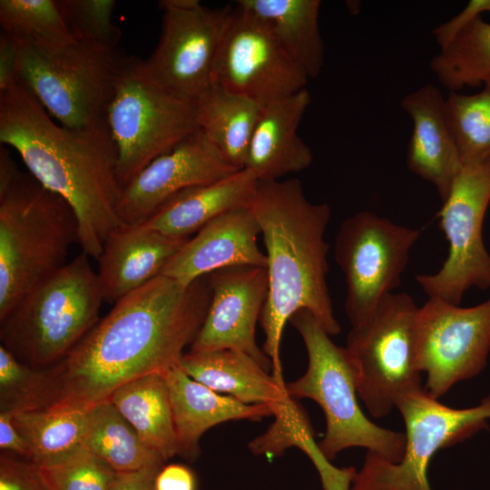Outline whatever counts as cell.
Returning a JSON list of instances; mask_svg holds the SVG:
<instances>
[{
	"instance_id": "1",
	"label": "cell",
	"mask_w": 490,
	"mask_h": 490,
	"mask_svg": "<svg viewBox=\"0 0 490 490\" xmlns=\"http://www.w3.org/2000/svg\"><path fill=\"white\" fill-rule=\"evenodd\" d=\"M211 299L209 275L183 286L161 274L127 294L63 360L41 370L33 408L87 410L132 380L178 366Z\"/></svg>"
},
{
	"instance_id": "2",
	"label": "cell",
	"mask_w": 490,
	"mask_h": 490,
	"mask_svg": "<svg viewBox=\"0 0 490 490\" xmlns=\"http://www.w3.org/2000/svg\"><path fill=\"white\" fill-rule=\"evenodd\" d=\"M0 142L71 206L82 252L98 260L108 236L126 225L118 214L122 187L109 126L80 130L55 123L18 79L0 93Z\"/></svg>"
},
{
	"instance_id": "3",
	"label": "cell",
	"mask_w": 490,
	"mask_h": 490,
	"mask_svg": "<svg viewBox=\"0 0 490 490\" xmlns=\"http://www.w3.org/2000/svg\"><path fill=\"white\" fill-rule=\"evenodd\" d=\"M249 207L260 224L267 257L262 350L272 363V375L283 378L282 334L295 312L309 310L329 336L341 331L327 284L324 235L331 211L326 203L310 202L298 179L258 181Z\"/></svg>"
},
{
	"instance_id": "4",
	"label": "cell",
	"mask_w": 490,
	"mask_h": 490,
	"mask_svg": "<svg viewBox=\"0 0 490 490\" xmlns=\"http://www.w3.org/2000/svg\"><path fill=\"white\" fill-rule=\"evenodd\" d=\"M78 223L58 194L21 172L0 150V320L34 287L62 269Z\"/></svg>"
},
{
	"instance_id": "5",
	"label": "cell",
	"mask_w": 490,
	"mask_h": 490,
	"mask_svg": "<svg viewBox=\"0 0 490 490\" xmlns=\"http://www.w3.org/2000/svg\"><path fill=\"white\" fill-rule=\"evenodd\" d=\"M89 258L81 252L0 320L1 345L20 362L36 370L54 367L100 319L104 300Z\"/></svg>"
},
{
	"instance_id": "6",
	"label": "cell",
	"mask_w": 490,
	"mask_h": 490,
	"mask_svg": "<svg viewBox=\"0 0 490 490\" xmlns=\"http://www.w3.org/2000/svg\"><path fill=\"white\" fill-rule=\"evenodd\" d=\"M289 322L305 344L308 368L303 376L285 384L286 391L293 399L310 398L321 407L326 432L318 444L323 455L331 461L342 450L359 446L398 463L405 453V434L383 428L363 413L347 348L337 346L307 309L295 312Z\"/></svg>"
},
{
	"instance_id": "7",
	"label": "cell",
	"mask_w": 490,
	"mask_h": 490,
	"mask_svg": "<svg viewBox=\"0 0 490 490\" xmlns=\"http://www.w3.org/2000/svg\"><path fill=\"white\" fill-rule=\"evenodd\" d=\"M15 40L18 79L61 125L80 130L109 126V107L130 56L118 47L81 41L48 44Z\"/></svg>"
},
{
	"instance_id": "8",
	"label": "cell",
	"mask_w": 490,
	"mask_h": 490,
	"mask_svg": "<svg viewBox=\"0 0 490 490\" xmlns=\"http://www.w3.org/2000/svg\"><path fill=\"white\" fill-rule=\"evenodd\" d=\"M418 309L409 294L389 293L348 334L345 348L358 397L373 417L387 416L403 394L422 387L416 358Z\"/></svg>"
},
{
	"instance_id": "9",
	"label": "cell",
	"mask_w": 490,
	"mask_h": 490,
	"mask_svg": "<svg viewBox=\"0 0 490 490\" xmlns=\"http://www.w3.org/2000/svg\"><path fill=\"white\" fill-rule=\"evenodd\" d=\"M108 125L117 150V174L123 188L159 156L197 131V103L169 93L130 56L116 84Z\"/></svg>"
},
{
	"instance_id": "10",
	"label": "cell",
	"mask_w": 490,
	"mask_h": 490,
	"mask_svg": "<svg viewBox=\"0 0 490 490\" xmlns=\"http://www.w3.org/2000/svg\"><path fill=\"white\" fill-rule=\"evenodd\" d=\"M396 408L406 427L402 459L391 463L368 451L351 490H433L427 475L431 459L440 449L488 427L490 396L475 407L453 408L422 387L403 394Z\"/></svg>"
},
{
	"instance_id": "11",
	"label": "cell",
	"mask_w": 490,
	"mask_h": 490,
	"mask_svg": "<svg viewBox=\"0 0 490 490\" xmlns=\"http://www.w3.org/2000/svg\"><path fill=\"white\" fill-rule=\"evenodd\" d=\"M490 203V159L462 165L438 212L448 255L436 273L416 280L428 298L460 305L472 289H490V254L483 241V222Z\"/></svg>"
},
{
	"instance_id": "12",
	"label": "cell",
	"mask_w": 490,
	"mask_h": 490,
	"mask_svg": "<svg viewBox=\"0 0 490 490\" xmlns=\"http://www.w3.org/2000/svg\"><path fill=\"white\" fill-rule=\"evenodd\" d=\"M418 229L359 211L340 225L335 260L346 282L345 311L351 326L365 321L380 300L400 285Z\"/></svg>"
},
{
	"instance_id": "13",
	"label": "cell",
	"mask_w": 490,
	"mask_h": 490,
	"mask_svg": "<svg viewBox=\"0 0 490 490\" xmlns=\"http://www.w3.org/2000/svg\"><path fill=\"white\" fill-rule=\"evenodd\" d=\"M308 81L269 24L236 4L219 44L212 83L264 108L305 89Z\"/></svg>"
},
{
	"instance_id": "14",
	"label": "cell",
	"mask_w": 490,
	"mask_h": 490,
	"mask_svg": "<svg viewBox=\"0 0 490 490\" xmlns=\"http://www.w3.org/2000/svg\"><path fill=\"white\" fill-rule=\"evenodd\" d=\"M162 32L142 66L155 83L182 99L197 101L212 83V68L232 7L208 8L198 0H162Z\"/></svg>"
},
{
	"instance_id": "15",
	"label": "cell",
	"mask_w": 490,
	"mask_h": 490,
	"mask_svg": "<svg viewBox=\"0 0 490 490\" xmlns=\"http://www.w3.org/2000/svg\"><path fill=\"white\" fill-rule=\"evenodd\" d=\"M490 353V297L462 308L428 298L416 319V358L424 388L438 399L456 383L479 375Z\"/></svg>"
},
{
	"instance_id": "16",
	"label": "cell",
	"mask_w": 490,
	"mask_h": 490,
	"mask_svg": "<svg viewBox=\"0 0 490 490\" xmlns=\"http://www.w3.org/2000/svg\"><path fill=\"white\" fill-rule=\"evenodd\" d=\"M198 129L137 173L122 191L118 214L124 224L146 220L177 193L238 172Z\"/></svg>"
},
{
	"instance_id": "17",
	"label": "cell",
	"mask_w": 490,
	"mask_h": 490,
	"mask_svg": "<svg viewBox=\"0 0 490 490\" xmlns=\"http://www.w3.org/2000/svg\"><path fill=\"white\" fill-rule=\"evenodd\" d=\"M211 299L190 351H242L270 371L272 363L256 342V324L268 296L267 269L235 266L209 274Z\"/></svg>"
},
{
	"instance_id": "18",
	"label": "cell",
	"mask_w": 490,
	"mask_h": 490,
	"mask_svg": "<svg viewBox=\"0 0 490 490\" xmlns=\"http://www.w3.org/2000/svg\"><path fill=\"white\" fill-rule=\"evenodd\" d=\"M260 224L249 205L215 218L168 261L162 274L183 286L216 270L235 266L267 267L259 248Z\"/></svg>"
},
{
	"instance_id": "19",
	"label": "cell",
	"mask_w": 490,
	"mask_h": 490,
	"mask_svg": "<svg viewBox=\"0 0 490 490\" xmlns=\"http://www.w3.org/2000/svg\"><path fill=\"white\" fill-rule=\"evenodd\" d=\"M401 107L413 122L407 151V168L432 183L443 202L462 169L446 116V99L437 87L426 84L404 97Z\"/></svg>"
},
{
	"instance_id": "20",
	"label": "cell",
	"mask_w": 490,
	"mask_h": 490,
	"mask_svg": "<svg viewBox=\"0 0 490 490\" xmlns=\"http://www.w3.org/2000/svg\"><path fill=\"white\" fill-rule=\"evenodd\" d=\"M189 239L171 237L142 224L113 230L97 260L103 300L114 304L161 275Z\"/></svg>"
},
{
	"instance_id": "21",
	"label": "cell",
	"mask_w": 490,
	"mask_h": 490,
	"mask_svg": "<svg viewBox=\"0 0 490 490\" xmlns=\"http://www.w3.org/2000/svg\"><path fill=\"white\" fill-rule=\"evenodd\" d=\"M310 100L305 88L262 108L244 165L257 181H277L311 164V149L298 133Z\"/></svg>"
},
{
	"instance_id": "22",
	"label": "cell",
	"mask_w": 490,
	"mask_h": 490,
	"mask_svg": "<svg viewBox=\"0 0 490 490\" xmlns=\"http://www.w3.org/2000/svg\"><path fill=\"white\" fill-rule=\"evenodd\" d=\"M179 456L194 460L200 455V439L210 428L230 420L260 421L272 416L266 405H249L221 395L192 379L178 365L166 372Z\"/></svg>"
},
{
	"instance_id": "23",
	"label": "cell",
	"mask_w": 490,
	"mask_h": 490,
	"mask_svg": "<svg viewBox=\"0 0 490 490\" xmlns=\"http://www.w3.org/2000/svg\"><path fill=\"white\" fill-rule=\"evenodd\" d=\"M179 366L192 379L245 404L266 405L273 410L289 397L283 379L240 350L189 351Z\"/></svg>"
},
{
	"instance_id": "24",
	"label": "cell",
	"mask_w": 490,
	"mask_h": 490,
	"mask_svg": "<svg viewBox=\"0 0 490 490\" xmlns=\"http://www.w3.org/2000/svg\"><path fill=\"white\" fill-rule=\"evenodd\" d=\"M257 182L250 172L240 170L220 181L177 193L140 224L171 237L191 238L221 214L248 206Z\"/></svg>"
},
{
	"instance_id": "25",
	"label": "cell",
	"mask_w": 490,
	"mask_h": 490,
	"mask_svg": "<svg viewBox=\"0 0 490 490\" xmlns=\"http://www.w3.org/2000/svg\"><path fill=\"white\" fill-rule=\"evenodd\" d=\"M142 441L164 461L179 455L172 404L164 373L132 380L108 398Z\"/></svg>"
},
{
	"instance_id": "26",
	"label": "cell",
	"mask_w": 490,
	"mask_h": 490,
	"mask_svg": "<svg viewBox=\"0 0 490 490\" xmlns=\"http://www.w3.org/2000/svg\"><path fill=\"white\" fill-rule=\"evenodd\" d=\"M237 4L264 20L278 41L309 79L324 64L319 31V0H239Z\"/></svg>"
},
{
	"instance_id": "27",
	"label": "cell",
	"mask_w": 490,
	"mask_h": 490,
	"mask_svg": "<svg viewBox=\"0 0 490 490\" xmlns=\"http://www.w3.org/2000/svg\"><path fill=\"white\" fill-rule=\"evenodd\" d=\"M196 103L199 128L230 165L244 169L262 107L215 83L201 93Z\"/></svg>"
},
{
	"instance_id": "28",
	"label": "cell",
	"mask_w": 490,
	"mask_h": 490,
	"mask_svg": "<svg viewBox=\"0 0 490 490\" xmlns=\"http://www.w3.org/2000/svg\"><path fill=\"white\" fill-rule=\"evenodd\" d=\"M272 416L275 420L268 430L249 443L253 454L276 457L287 448L297 446L314 464L324 490H351L356 469L338 468L323 455L315 441L309 416L299 400L289 397L276 407Z\"/></svg>"
},
{
	"instance_id": "29",
	"label": "cell",
	"mask_w": 490,
	"mask_h": 490,
	"mask_svg": "<svg viewBox=\"0 0 490 490\" xmlns=\"http://www.w3.org/2000/svg\"><path fill=\"white\" fill-rule=\"evenodd\" d=\"M12 422L30 448L32 462L54 466L84 446L87 410L29 408L12 412Z\"/></svg>"
},
{
	"instance_id": "30",
	"label": "cell",
	"mask_w": 490,
	"mask_h": 490,
	"mask_svg": "<svg viewBox=\"0 0 490 490\" xmlns=\"http://www.w3.org/2000/svg\"><path fill=\"white\" fill-rule=\"evenodd\" d=\"M84 446L117 473L163 465L165 462L142 441L109 399L87 409Z\"/></svg>"
},
{
	"instance_id": "31",
	"label": "cell",
	"mask_w": 490,
	"mask_h": 490,
	"mask_svg": "<svg viewBox=\"0 0 490 490\" xmlns=\"http://www.w3.org/2000/svg\"><path fill=\"white\" fill-rule=\"evenodd\" d=\"M430 67L450 91L476 86L490 77V23L477 16L433 57Z\"/></svg>"
},
{
	"instance_id": "32",
	"label": "cell",
	"mask_w": 490,
	"mask_h": 490,
	"mask_svg": "<svg viewBox=\"0 0 490 490\" xmlns=\"http://www.w3.org/2000/svg\"><path fill=\"white\" fill-rule=\"evenodd\" d=\"M475 94L450 91L446 99L447 120L462 165L490 159V77Z\"/></svg>"
},
{
	"instance_id": "33",
	"label": "cell",
	"mask_w": 490,
	"mask_h": 490,
	"mask_svg": "<svg viewBox=\"0 0 490 490\" xmlns=\"http://www.w3.org/2000/svg\"><path fill=\"white\" fill-rule=\"evenodd\" d=\"M0 24L2 32L15 39L48 44L75 41L56 0H1Z\"/></svg>"
},
{
	"instance_id": "34",
	"label": "cell",
	"mask_w": 490,
	"mask_h": 490,
	"mask_svg": "<svg viewBox=\"0 0 490 490\" xmlns=\"http://www.w3.org/2000/svg\"><path fill=\"white\" fill-rule=\"evenodd\" d=\"M75 41L117 48L121 29L113 24L114 0H56Z\"/></svg>"
},
{
	"instance_id": "35",
	"label": "cell",
	"mask_w": 490,
	"mask_h": 490,
	"mask_svg": "<svg viewBox=\"0 0 490 490\" xmlns=\"http://www.w3.org/2000/svg\"><path fill=\"white\" fill-rule=\"evenodd\" d=\"M42 469L54 490H109L117 474L85 446L65 461Z\"/></svg>"
},
{
	"instance_id": "36",
	"label": "cell",
	"mask_w": 490,
	"mask_h": 490,
	"mask_svg": "<svg viewBox=\"0 0 490 490\" xmlns=\"http://www.w3.org/2000/svg\"><path fill=\"white\" fill-rule=\"evenodd\" d=\"M41 370L20 362L9 350L0 346L1 411L15 412L31 408L36 397Z\"/></svg>"
},
{
	"instance_id": "37",
	"label": "cell",
	"mask_w": 490,
	"mask_h": 490,
	"mask_svg": "<svg viewBox=\"0 0 490 490\" xmlns=\"http://www.w3.org/2000/svg\"><path fill=\"white\" fill-rule=\"evenodd\" d=\"M0 490H54L43 469L29 459L1 455Z\"/></svg>"
},
{
	"instance_id": "38",
	"label": "cell",
	"mask_w": 490,
	"mask_h": 490,
	"mask_svg": "<svg viewBox=\"0 0 490 490\" xmlns=\"http://www.w3.org/2000/svg\"><path fill=\"white\" fill-rule=\"evenodd\" d=\"M484 12H490V0H471L460 13L436 26L433 34L440 49L446 46L463 27Z\"/></svg>"
},
{
	"instance_id": "39",
	"label": "cell",
	"mask_w": 490,
	"mask_h": 490,
	"mask_svg": "<svg viewBox=\"0 0 490 490\" xmlns=\"http://www.w3.org/2000/svg\"><path fill=\"white\" fill-rule=\"evenodd\" d=\"M18 51L15 40L4 32L0 34V93L18 80Z\"/></svg>"
},
{
	"instance_id": "40",
	"label": "cell",
	"mask_w": 490,
	"mask_h": 490,
	"mask_svg": "<svg viewBox=\"0 0 490 490\" xmlns=\"http://www.w3.org/2000/svg\"><path fill=\"white\" fill-rule=\"evenodd\" d=\"M163 465L117 473L109 490H155V479Z\"/></svg>"
},
{
	"instance_id": "41",
	"label": "cell",
	"mask_w": 490,
	"mask_h": 490,
	"mask_svg": "<svg viewBox=\"0 0 490 490\" xmlns=\"http://www.w3.org/2000/svg\"><path fill=\"white\" fill-rule=\"evenodd\" d=\"M196 486L193 472L183 465L163 466L155 479V490H196Z\"/></svg>"
},
{
	"instance_id": "42",
	"label": "cell",
	"mask_w": 490,
	"mask_h": 490,
	"mask_svg": "<svg viewBox=\"0 0 490 490\" xmlns=\"http://www.w3.org/2000/svg\"><path fill=\"white\" fill-rule=\"evenodd\" d=\"M0 448L30 458V448L12 422V413L0 411Z\"/></svg>"
}]
</instances>
